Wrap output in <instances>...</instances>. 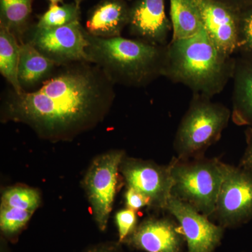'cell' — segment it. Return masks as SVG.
<instances>
[{"label": "cell", "mask_w": 252, "mask_h": 252, "mask_svg": "<svg viewBox=\"0 0 252 252\" xmlns=\"http://www.w3.org/2000/svg\"><path fill=\"white\" fill-rule=\"evenodd\" d=\"M204 28L220 52L231 57L238 50V18L234 11L218 0H192Z\"/></svg>", "instance_id": "8fae6325"}, {"label": "cell", "mask_w": 252, "mask_h": 252, "mask_svg": "<svg viewBox=\"0 0 252 252\" xmlns=\"http://www.w3.org/2000/svg\"><path fill=\"white\" fill-rule=\"evenodd\" d=\"M116 223L119 231V241H124L135 230L137 216L135 210L127 208L118 212L116 215Z\"/></svg>", "instance_id": "603a6c76"}, {"label": "cell", "mask_w": 252, "mask_h": 252, "mask_svg": "<svg viewBox=\"0 0 252 252\" xmlns=\"http://www.w3.org/2000/svg\"><path fill=\"white\" fill-rule=\"evenodd\" d=\"M218 1H220V2L223 3L225 5L228 6V4H229V0H218Z\"/></svg>", "instance_id": "f546056e"}, {"label": "cell", "mask_w": 252, "mask_h": 252, "mask_svg": "<svg viewBox=\"0 0 252 252\" xmlns=\"http://www.w3.org/2000/svg\"><path fill=\"white\" fill-rule=\"evenodd\" d=\"M252 56V11L238 20V50Z\"/></svg>", "instance_id": "cb8c5ba5"}, {"label": "cell", "mask_w": 252, "mask_h": 252, "mask_svg": "<svg viewBox=\"0 0 252 252\" xmlns=\"http://www.w3.org/2000/svg\"><path fill=\"white\" fill-rule=\"evenodd\" d=\"M214 214L223 225H238L251 220L252 170L228 166Z\"/></svg>", "instance_id": "ba28073f"}, {"label": "cell", "mask_w": 252, "mask_h": 252, "mask_svg": "<svg viewBox=\"0 0 252 252\" xmlns=\"http://www.w3.org/2000/svg\"><path fill=\"white\" fill-rule=\"evenodd\" d=\"M34 212L16 207L1 206L0 227L6 234H14L22 229Z\"/></svg>", "instance_id": "7402d4cb"}, {"label": "cell", "mask_w": 252, "mask_h": 252, "mask_svg": "<svg viewBox=\"0 0 252 252\" xmlns=\"http://www.w3.org/2000/svg\"><path fill=\"white\" fill-rule=\"evenodd\" d=\"M80 6L75 3L50 4L49 9L39 17L35 26L40 28H55L79 21Z\"/></svg>", "instance_id": "ffe728a7"}, {"label": "cell", "mask_w": 252, "mask_h": 252, "mask_svg": "<svg viewBox=\"0 0 252 252\" xmlns=\"http://www.w3.org/2000/svg\"><path fill=\"white\" fill-rule=\"evenodd\" d=\"M130 9L124 0H101L89 12L86 31L101 38L122 36L128 25Z\"/></svg>", "instance_id": "5bb4252c"}, {"label": "cell", "mask_w": 252, "mask_h": 252, "mask_svg": "<svg viewBox=\"0 0 252 252\" xmlns=\"http://www.w3.org/2000/svg\"><path fill=\"white\" fill-rule=\"evenodd\" d=\"M59 66L28 41L21 43L18 81L23 90L31 91L47 80Z\"/></svg>", "instance_id": "9a60e30c"}, {"label": "cell", "mask_w": 252, "mask_h": 252, "mask_svg": "<svg viewBox=\"0 0 252 252\" xmlns=\"http://www.w3.org/2000/svg\"><path fill=\"white\" fill-rule=\"evenodd\" d=\"M91 62L102 69L113 84L144 87L162 77L165 46L122 36L101 38L86 32Z\"/></svg>", "instance_id": "3957f363"}, {"label": "cell", "mask_w": 252, "mask_h": 252, "mask_svg": "<svg viewBox=\"0 0 252 252\" xmlns=\"http://www.w3.org/2000/svg\"><path fill=\"white\" fill-rule=\"evenodd\" d=\"M116 97L114 84L92 63L60 66L37 89H11L3 108L8 120L23 123L50 140L69 138L103 119Z\"/></svg>", "instance_id": "6da1fadb"}, {"label": "cell", "mask_w": 252, "mask_h": 252, "mask_svg": "<svg viewBox=\"0 0 252 252\" xmlns=\"http://www.w3.org/2000/svg\"><path fill=\"white\" fill-rule=\"evenodd\" d=\"M40 203V195L35 189L16 187L5 190L1 196V206L16 207L34 212Z\"/></svg>", "instance_id": "44dd1931"}, {"label": "cell", "mask_w": 252, "mask_h": 252, "mask_svg": "<svg viewBox=\"0 0 252 252\" xmlns=\"http://www.w3.org/2000/svg\"><path fill=\"white\" fill-rule=\"evenodd\" d=\"M50 4H59L60 3H63V0H49Z\"/></svg>", "instance_id": "83f0119b"}, {"label": "cell", "mask_w": 252, "mask_h": 252, "mask_svg": "<svg viewBox=\"0 0 252 252\" xmlns=\"http://www.w3.org/2000/svg\"><path fill=\"white\" fill-rule=\"evenodd\" d=\"M171 40L191 37L204 29L196 6L192 0H170Z\"/></svg>", "instance_id": "e0dca14e"}, {"label": "cell", "mask_w": 252, "mask_h": 252, "mask_svg": "<svg viewBox=\"0 0 252 252\" xmlns=\"http://www.w3.org/2000/svg\"><path fill=\"white\" fill-rule=\"evenodd\" d=\"M34 0H0V26L9 30L20 43L29 31Z\"/></svg>", "instance_id": "d6986e66"}, {"label": "cell", "mask_w": 252, "mask_h": 252, "mask_svg": "<svg viewBox=\"0 0 252 252\" xmlns=\"http://www.w3.org/2000/svg\"><path fill=\"white\" fill-rule=\"evenodd\" d=\"M126 206L132 210H139L146 206H151L150 200L135 189L127 187L126 192Z\"/></svg>", "instance_id": "d4e9b609"}, {"label": "cell", "mask_w": 252, "mask_h": 252, "mask_svg": "<svg viewBox=\"0 0 252 252\" xmlns=\"http://www.w3.org/2000/svg\"><path fill=\"white\" fill-rule=\"evenodd\" d=\"M91 252H115L113 251V250H110L109 248H101L98 249V250H94V251Z\"/></svg>", "instance_id": "4316f807"}, {"label": "cell", "mask_w": 252, "mask_h": 252, "mask_svg": "<svg viewBox=\"0 0 252 252\" xmlns=\"http://www.w3.org/2000/svg\"><path fill=\"white\" fill-rule=\"evenodd\" d=\"M120 168L127 187L145 195L151 206L165 209L172 195L170 165L160 166L154 162L127 159L123 160Z\"/></svg>", "instance_id": "9c48e42d"}, {"label": "cell", "mask_w": 252, "mask_h": 252, "mask_svg": "<svg viewBox=\"0 0 252 252\" xmlns=\"http://www.w3.org/2000/svg\"><path fill=\"white\" fill-rule=\"evenodd\" d=\"M165 209L180 223L189 252H214L223 235L221 227L214 224L207 216L172 195Z\"/></svg>", "instance_id": "30bf717a"}, {"label": "cell", "mask_w": 252, "mask_h": 252, "mask_svg": "<svg viewBox=\"0 0 252 252\" xmlns=\"http://www.w3.org/2000/svg\"><path fill=\"white\" fill-rule=\"evenodd\" d=\"M21 43L9 30L0 26V73L16 94L23 91L18 81Z\"/></svg>", "instance_id": "ac0fdd59"}, {"label": "cell", "mask_w": 252, "mask_h": 252, "mask_svg": "<svg viewBox=\"0 0 252 252\" xmlns=\"http://www.w3.org/2000/svg\"><path fill=\"white\" fill-rule=\"evenodd\" d=\"M26 36L25 41L31 43L59 67L75 63H91L87 53L86 31L79 21L55 28L34 26L30 28Z\"/></svg>", "instance_id": "8992f818"}, {"label": "cell", "mask_w": 252, "mask_h": 252, "mask_svg": "<svg viewBox=\"0 0 252 252\" xmlns=\"http://www.w3.org/2000/svg\"><path fill=\"white\" fill-rule=\"evenodd\" d=\"M232 117L238 125L252 124V63L235 62Z\"/></svg>", "instance_id": "2e32d148"}, {"label": "cell", "mask_w": 252, "mask_h": 252, "mask_svg": "<svg viewBox=\"0 0 252 252\" xmlns=\"http://www.w3.org/2000/svg\"><path fill=\"white\" fill-rule=\"evenodd\" d=\"M124 152L114 151L96 158L91 164L84 185L93 215L99 230H105L117 193L118 172Z\"/></svg>", "instance_id": "52a82bcc"}, {"label": "cell", "mask_w": 252, "mask_h": 252, "mask_svg": "<svg viewBox=\"0 0 252 252\" xmlns=\"http://www.w3.org/2000/svg\"><path fill=\"white\" fill-rule=\"evenodd\" d=\"M230 115L229 109L223 104L194 94L176 133L175 147L180 159L200 155L216 142L228 125Z\"/></svg>", "instance_id": "5b68a950"}, {"label": "cell", "mask_w": 252, "mask_h": 252, "mask_svg": "<svg viewBox=\"0 0 252 252\" xmlns=\"http://www.w3.org/2000/svg\"><path fill=\"white\" fill-rule=\"evenodd\" d=\"M241 166L252 170V135L249 140L248 149L242 160Z\"/></svg>", "instance_id": "484cf974"}, {"label": "cell", "mask_w": 252, "mask_h": 252, "mask_svg": "<svg viewBox=\"0 0 252 252\" xmlns=\"http://www.w3.org/2000/svg\"><path fill=\"white\" fill-rule=\"evenodd\" d=\"M130 34L155 46H165L172 25L167 18L165 0H138L130 9Z\"/></svg>", "instance_id": "7c38bea8"}, {"label": "cell", "mask_w": 252, "mask_h": 252, "mask_svg": "<svg viewBox=\"0 0 252 252\" xmlns=\"http://www.w3.org/2000/svg\"><path fill=\"white\" fill-rule=\"evenodd\" d=\"M182 241L175 223L165 219L144 220L130 238L134 246L147 252H181Z\"/></svg>", "instance_id": "4fadbf2b"}, {"label": "cell", "mask_w": 252, "mask_h": 252, "mask_svg": "<svg viewBox=\"0 0 252 252\" xmlns=\"http://www.w3.org/2000/svg\"><path fill=\"white\" fill-rule=\"evenodd\" d=\"M228 166L217 160L172 162V196L205 216L213 215Z\"/></svg>", "instance_id": "277c9868"}, {"label": "cell", "mask_w": 252, "mask_h": 252, "mask_svg": "<svg viewBox=\"0 0 252 252\" xmlns=\"http://www.w3.org/2000/svg\"><path fill=\"white\" fill-rule=\"evenodd\" d=\"M84 1V0H74V2L76 4H77L78 6H80L81 3Z\"/></svg>", "instance_id": "f1b7e54d"}, {"label": "cell", "mask_w": 252, "mask_h": 252, "mask_svg": "<svg viewBox=\"0 0 252 252\" xmlns=\"http://www.w3.org/2000/svg\"><path fill=\"white\" fill-rule=\"evenodd\" d=\"M235 66L234 60L220 52L204 28L191 37L168 43L162 77L183 84L193 94L212 98L233 77Z\"/></svg>", "instance_id": "7a4b0ae2"}]
</instances>
